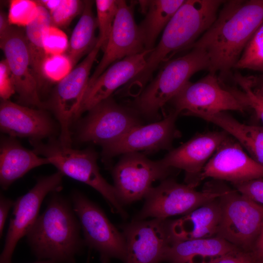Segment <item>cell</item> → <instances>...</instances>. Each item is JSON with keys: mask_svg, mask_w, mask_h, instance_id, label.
Listing matches in <instances>:
<instances>
[{"mask_svg": "<svg viewBox=\"0 0 263 263\" xmlns=\"http://www.w3.org/2000/svg\"><path fill=\"white\" fill-rule=\"evenodd\" d=\"M240 87L246 104L254 110L257 116L263 123V100L255 94L249 84L243 83Z\"/></svg>", "mask_w": 263, "mask_h": 263, "instance_id": "37", "label": "cell"}, {"mask_svg": "<svg viewBox=\"0 0 263 263\" xmlns=\"http://www.w3.org/2000/svg\"><path fill=\"white\" fill-rule=\"evenodd\" d=\"M225 0H186L164 30L158 45L152 49L143 69L128 83L140 91L153 72L175 53L189 48L208 29Z\"/></svg>", "mask_w": 263, "mask_h": 263, "instance_id": "3", "label": "cell"}, {"mask_svg": "<svg viewBox=\"0 0 263 263\" xmlns=\"http://www.w3.org/2000/svg\"><path fill=\"white\" fill-rule=\"evenodd\" d=\"M239 250L241 249L217 236L174 241L168 248L164 261L169 263H207Z\"/></svg>", "mask_w": 263, "mask_h": 263, "instance_id": "23", "label": "cell"}, {"mask_svg": "<svg viewBox=\"0 0 263 263\" xmlns=\"http://www.w3.org/2000/svg\"><path fill=\"white\" fill-rule=\"evenodd\" d=\"M190 49L185 55L167 61L140 93L135 100L137 113L146 117L156 116L159 110L181 91L194 74L209 71L210 62L207 52L196 47Z\"/></svg>", "mask_w": 263, "mask_h": 263, "instance_id": "5", "label": "cell"}, {"mask_svg": "<svg viewBox=\"0 0 263 263\" xmlns=\"http://www.w3.org/2000/svg\"><path fill=\"white\" fill-rule=\"evenodd\" d=\"M69 45L67 35L59 28L50 25L45 30L43 46L47 56L64 54Z\"/></svg>", "mask_w": 263, "mask_h": 263, "instance_id": "34", "label": "cell"}, {"mask_svg": "<svg viewBox=\"0 0 263 263\" xmlns=\"http://www.w3.org/2000/svg\"><path fill=\"white\" fill-rule=\"evenodd\" d=\"M73 66L68 55L47 56L42 65V73L44 79L58 82L73 70Z\"/></svg>", "mask_w": 263, "mask_h": 263, "instance_id": "31", "label": "cell"}, {"mask_svg": "<svg viewBox=\"0 0 263 263\" xmlns=\"http://www.w3.org/2000/svg\"><path fill=\"white\" fill-rule=\"evenodd\" d=\"M234 68L261 72L263 77V22L249 40Z\"/></svg>", "mask_w": 263, "mask_h": 263, "instance_id": "29", "label": "cell"}, {"mask_svg": "<svg viewBox=\"0 0 263 263\" xmlns=\"http://www.w3.org/2000/svg\"><path fill=\"white\" fill-rule=\"evenodd\" d=\"M169 222L154 218L121 226L126 246L124 263H160L172 242Z\"/></svg>", "mask_w": 263, "mask_h": 263, "instance_id": "14", "label": "cell"}, {"mask_svg": "<svg viewBox=\"0 0 263 263\" xmlns=\"http://www.w3.org/2000/svg\"><path fill=\"white\" fill-rule=\"evenodd\" d=\"M34 263H57V262L51 260H40Z\"/></svg>", "mask_w": 263, "mask_h": 263, "instance_id": "43", "label": "cell"}, {"mask_svg": "<svg viewBox=\"0 0 263 263\" xmlns=\"http://www.w3.org/2000/svg\"><path fill=\"white\" fill-rule=\"evenodd\" d=\"M16 89L12 74L6 59L0 62V96L8 100L15 93Z\"/></svg>", "mask_w": 263, "mask_h": 263, "instance_id": "36", "label": "cell"}, {"mask_svg": "<svg viewBox=\"0 0 263 263\" xmlns=\"http://www.w3.org/2000/svg\"><path fill=\"white\" fill-rule=\"evenodd\" d=\"M173 169L139 152L124 154L112 170L119 201L123 205L145 198L152 183L168 178Z\"/></svg>", "mask_w": 263, "mask_h": 263, "instance_id": "10", "label": "cell"}, {"mask_svg": "<svg viewBox=\"0 0 263 263\" xmlns=\"http://www.w3.org/2000/svg\"><path fill=\"white\" fill-rule=\"evenodd\" d=\"M218 199L221 218L216 236L252 252L263 225V206L225 187Z\"/></svg>", "mask_w": 263, "mask_h": 263, "instance_id": "6", "label": "cell"}, {"mask_svg": "<svg viewBox=\"0 0 263 263\" xmlns=\"http://www.w3.org/2000/svg\"><path fill=\"white\" fill-rule=\"evenodd\" d=\"M262 78L263 79V77H262Z\"/></svg>", "mask_w": 263, "mask_h": 263, "instance_id": "45", "label": "cell"}, {"mask_svg": "<svg viewBox=\"0 0 263 263\" xmlns=\"http://www.w3.org/2000/svg\"><path fill=\"white\" fill-rule=\"evenodd\" d=\"M221 218L218 198L208 202L181 218L169 222L172 242L216 236Z\"/></svg>", "mask_w": 263, "mask_h": 263, "instance_id": "22", "label": "cell"}, {"mask_svg": "<svg viewBox=\"0 0 263 263\" xmlns=\"http://www.w3.org/2000/svg\"><path fill=\"white\" fill-rule=\"evenodd\" d=\"M0 151V184L4 190L32 169L49 164L47 159L24 148L13 137L2 139Z\"/></svg>", "mask_w": 263, "mask_h": 263, "instance_id": "24", "label": "cell"}, {"mask_svg": "<svg viewBox=\"0 0 263 263\" xmlns=\"http://www.w3.org/2000/svg\"><path fill=\"white\" fill-rule=\"evenodd\" d=\"M84 1L61 0L59 5L50 12L51 25L59 27L68 26L75 16L82 12Z\"/></svg>", "mask_w": 263, "mask_h": 263, "instance_id": "33", "label": "cell"}, {"mask_svg": "<svg viewBox=\"0 0 263 263\" xmlns=\"http://www.w3.org/2000/svg\"><path fill=\"white\" fill-rule=\"evenodd\" d=\"M14 204V201L1 194L0 196V237L2 236L5 222L9 211Z\"/></svg>", "mask_w": 263, "mask_h": 263, "instance_id": "39", "label": "cell"}, {"mask_svg": "<svg viewBox=\"0 0 263 263\" xmlns=\"http://www.w3.org/2000/svg\"><path fill=\"white\" fill-rule=\"evenodd\" d=\"M37 154L47 159L63 175L85 183L97 190L105 199L111 210L126 219L128 214L119 201L113 186L100 173L97 154L90 149L80 150L52 140L47 144L30 141Z\"/></svg>", "mask_w": 263, "mask_h": 263, "instance_id": "4", "label": "cell"}, {"mask_svg": "<svg viewBox=\"0 0 263 263\" xmlns=\"http://www.w3.org/2000/svg\"><path fill=\"white\" fill-rule=\"evenodd\" d=\"M252 252L258 263L263 262V225L255 243Z\"/></svg>", "mask_w": 263, "mask_h": 263, "instance_id": "41", "label": "cell"}, {"mask_svg": "<svg viewBox=\"0 0 263 263\" xmlns=\"http://www.w3.org/2000/svg\"><path fill=\"white\" fill-rule=\"evenodd\" d=\"M224 187L209 184L201 191L186 184L168 178L156 187H152L145 196L143 208L133 220L147 218L166 219L185 215L204 204L219 198Z\"/></svg>", "mask_w": 263, "mask_h": 263, "instance_id": "7", "label": "cell"}, {"mask_svg": "<svg viewBox=\"0 0 263 263\" xmlns=\"http://www.w3.org/2000/svg\"><path fill=\"white\" fill-rule=\"evenodd\" d=\"M263 177V166L248 155L241 145L229 136L205 165L201 176L225 181L232 185Z\"/></svg>", "mask_w": 263, "mask_h": 263, "instance_id": "17", "label": "cell"}, {"mask_svg": "<svg viewBox=\"0 0 263 263\" xmlns=\"http://www.w3.org/2000/svg\"><path fill=\"white\" fill-rule=\"evenodd\" d=\"M59 192L50 193L45 209L25 236L26 241L39 260L76 263L75 257L85 244L71 200Z\"/></svg>", "mask_w": 263, "mask_h": 263, "instance_id": "2", "label": "cell"}, {"mask_svg": "<svg viewBox=\"0 0 263 263\" xmlns=\"http://www.w3.org/2000/svg\"><path fill=\"white\" fill-rule=\"evenodd\" d=\"M38 3V11L36 18L25 26V37L31 67L39 89L44 79L42 67L47 56L43 46V36L45 30L51 25V21L49 11Z\"/></svg>", "mask_w": 263, "mask_h": 263, "instance_id": "27", "label": "cell"}, {"mask_svg": "<svg viewBox=\"0 0 263 263\" xmlns=\"http://www.w3.org/2000/svg\"><path fill=\"white\" fill-rule=\"evenodd\" d=\"M101 47L97 43L80 64L58 82L51 100L50 108L60 126L59 142L71 147L70 127L77 118L86 92L92 66Z\"/></svg>", "mask_w": 263, "mask_h": 263, "instance_id": "11", "label": "cell"}, {"mask_svg": "<svg viewBox=\"0 0 263 263\" xmlns=\"http://www.w3.org/2000/svg\"><path fill=\"white\" fill-rule=\"evenodd\" d=\"M151 50L127 56L110 65L87 89L77 118L101 101L111 97L120 86L128 83L144 68Z\"/></svg>", "mask_w": 263, "mask_h": 263, "instance_id": "20", "label": "cell"}, {"mask_svg": "<svg viewBox=\"0 0 263 263\" xmlns=\"http://www.w3.org/2000/svg\"><path fill=\"white\" fill-rule=\"evenodd\" d=\"M198 117L216 125L232 135L253 159L263 166V126L244 124L225 112L201 114Z\"/></svg>", "mask_w": 263, "mask_h": 263, "instance_id": "25", "label": "cell"}, {"mask_svg": "<svg viewBox=\"0 0 263 263\" xmlns=\"http://www.w3.org/2000/svg\"><path fill=\"white\" fill-rule=\"evenodd\" d=\"M70 200L79 221L85 245L99 253L102 263H109L112 259L124 263L126 246L124 235L104 211L79 191H73Z\"/></svg>", "mask_w": 263, "mask_h": 263, "instance_id": "8", "label": "cell"}, {"mask_svg": "<svg viewBox=\"0 0 263 263\" xmlns=\"http://www.w3.org/2000/svg\"><path fill=\"white\" fill-rule=\"evenodd\" d=\"M86 263H90V255H89V256H88V257L87 258Z\"/></svg>", "mask_w": 263, "mask_h": 263, "instance_id": "44", "label": "cell"}, {"mask_svg": "<svg viewBox=\"0 0 263 263\" xmlns=\"http://www.w3.org/2000/svg\"><path fill=\"white\" fill-rule=\"evenodd\" d=\"M251 87L255 94L263 100V79L259 80L256 77L252 76Z\"/></svg>", "mask_w": 263, "mask_h": 263, "instance_id": "42", "label": "cell"}, {"mask_svg": "<svg viewBox=\"0 0 263 263\" xmlns=\"http://www.w3.org/2000/svg\"><path fill=\"white\" fill-rule=\"evenodd\" d=\"M169 102L178 114L194 116L226 111L244 112L248 108L236 90L223 87L216 74L211 73L195 82H188Z\"/></svg>", "mask_w": 263, "mask_h": 263, "instance_id": "9", "label": "cell"}, {"mask_svg": "<svg viewBox=\"0 0 263 263\" xmlns=\"http://www.w3.org/2000/svg\"><path fill=\"white\" fill-rule=\"evenodd\" d=\"M63 175L59 171L37 179L35 185L25 194L14 201L0 263H12L11 259L19 240L26 236L38 217L45 197L54 192L60 191Z\"/></svg>", "mask_w": 263, "mask_h": 263, "instance_id": "12", "label": "cell"}, {"mask_svg": "<svg viewBox=\"0 0 263 263\" xmlns=\"http://www.w3.org/2000/svg\"><path fill=\"white\" fill-rule=\"evenodd\" d=\"M228 135L223 130L197 135L170 150L160 161L169 168L183 170L185 184L195 188L202 181L205 165Z\"/></svg>", "mask_w": 263, "mask_h": 263, "instance_id": "18", "label": "cell"}, {"mask_svg": "<svg viewBox=\"0 0 263 263\" xmlns=\"http://www.w3.org/2000/svg\"><path fill=\"white\" fill-rule=\"evenodd\" d=\"M95 2L99 30L96 43L104 50L117 12L118 0H96Z\"/></svg>", "mask_w": 263, "mask_h": 263, "instance_id": "30", "label": "cell"}, {"mask_svg": "<svg viewBox=\"0 0 263 263\" xmlns=\"http://www.w3.org/2000/svg\"><path fill=\"white\" fill-rule=\"evenodd\" d=\"M145 50L132 5L118 0L117 12L103 56L90 78L88 87L112 64Z\"/></svg>", "mask_w": 263, "mask_h": 263, "instance_id": "15", "label": "cell"}, {"mask_svg": "<svg viewBox=\"0 0 263 263\" xmlns=\"http://www.w3.org/2000/svg\"><path fill=\"white\" fill-rule=\"evenodd\" d=\"M89 112L78 132L81 142H93L103 146L142 125L137 112L118 105L111 97Z\"/></svg>", "mask_w": 263, "mask_h": 263, "instance_id": "13", "label": "cell"}, {"mask_svg": "<svg viewBox=\"0 0 263 263\" xmlns=\"http://www.w3.org/2000/svg\"><path fill=\"white\" fill-rule=\"evenodd\" d=\"M0 46L10 68L20 102L42 107L25 35L20 30L14 29L10 35L0 41Z\"/></svg>", "mask_w": 263, "mask_h": 263, "instance_id": "19", "label": "cell"}, {"mask_svg": "<svg viewBox=\"0 0 263 263\" xmlns=\"http://www.w3.org/2000/svg\"><path fill=\"white\" fill-rule=\"evenodd\" d=\"M1 131L11 137H28L40 141L54 132L53 123L44 111L2 100L0 105Z\"/></svg>", "mask_w": 263, "mask_h": 263, "instance_id": "21", "label": "cell"}, {"mask_svg": "<svg viewBox=\"0 0 263 263\" xmlns=\"http://www.w3.org/2000/svg\"><path fill=\"white\" fill-rule=\"evenodd\" d=\"M93 3L91 0L84 1L81 16L71 35L68 56L74 66L82 56L93 50L97 41L94 36L97 23L93 12Z\"/></svg>", "mask_w": 263, "mask_h": 263, "instance_id": "28", "label": "cell"}, {"mask_svg": "<svg viewBox=\"0 0 263 263\" xmlns=\"http://www.w3.org/2000/svg\"></svg>", "mask_w": 263, "mask_h": 263, "instance_id": "46", "label": "cell"}, {"mask_svg": "<svg viewBox=\"0 0 263 263\" xmlns=\"http://www.w3.org/2000/svg\"><path fill=\"white\" fill-rule=\"evenodd\" d=\"M185 0H139L145 18L138 25L145 50L153 49L156 40Z\"/></svg>", "mask_w": 263, "mask_h": 263, "instance_id": "26", "label": "cell"}, {"mask_svg": "<svg viewBox=\"0 0 263 263\" xmlns=\"http://www.w3.org/2000/svg\"><path fill=\"white\" fill-rule=\"evenodd\" d=\"M179 114L173 110L163 120L147 125L136 127L117 140L103 146L106 158L144 150L154 151L169 150L178 136L175 122Z\"/></svg>", "mask_w": 263, "mask_h": 263, "instance_id": "16", "label": "cell"}, {"mask_svg": "<svg viewBox=\"0 0 263 263\" xmlns=\"http://www.w3.org/2000/svg\"><path fill=\"white\" fill-rule=\"evenodd\" d=\"M263 22V0H225L215 20L189 48L204 50L209 73L219 79L234 68L249 40Z\"/></svg>", "mask_w": 263, "mask_h": 263, "instance_id": "1", "label": "cell"}, {"mask_svg": "<svg viewBox=\"0 0 263 263\" xmlns=\"http://www.w3.org/2000/svg\"><path fill=\"white\" fill-rule=\"evenodd\" d=\"M233 186L244 196L263 206V177Z\"/></svg>", "mask_w": 263, "mask_h": 263, "instance_id": "35", "label": "cell"}, {"mask_svg": "<svg viewBox=\"0 0 263 263\" xmlns=\"http://www.w3.org/2000/svg\"><path fill=\"white\" fill-rule=\"evenodd\" d=\"M37 1L12 0L9 2V20L12 25L26 26L36 17L38 11Z\"/></svg>", "mask_w": 263, "mask_h": 263, "instance_id": "32", "label": "cell"}, {"mask_svg": "<svg viewBox=\"0 0 263 263\" xmlns=\"http://www.w3.org/2000/svg\"><path fill=\"white\" fill-rule=\"evenodd\" d=\"M207 263H258L252 252L239 250L219 257Z\"/></svg>", "mask_w": 263, "mask_h": 263, "instance_id": "38", "label": "cell"}, {"mask_svg": "<svg viewBox=\"0 0 263 263\" xmlns=\"http://www.w3.org/2000/svg\"><path fill=\"white\" fill-rule=\"evenodd\" d=\"M10 23L8 14L0 12V41L4 40L12 32L14 29Z\"/></svg>", "mask_w": 263, "mask_h": 263, "instance_id": "40", "label": "cell"}]
</instances>
